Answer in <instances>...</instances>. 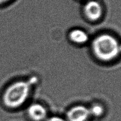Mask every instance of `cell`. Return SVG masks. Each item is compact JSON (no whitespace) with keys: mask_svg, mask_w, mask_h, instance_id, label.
<instances>
[{"mask_svg":"<svg viewBox=\"0 0 121 121\" xmlns=\"http://www.w3.org/2000/svg\"><path fill=\"white\" fill-rule=\"evenodd\" d=\"M35 81L18 80L8 85L1 96V102L7 108L16 109L23 106L31 91V84Z\"/></svg>","mask_w":121,"mask_h":121,"instance_id":"6da1fadb","label":"cell"},{"mask_svg":"<svg viewBox=\"0 0 121 121\" xmlns=\"http://www.w3.org/2000/svg\"><path fill=\"white\" fill-rule=\"evenodd\" d=\"M91 49L95 57L104 62H109L115 59L121 51L118 39L108 33H102L96 36L92 41Z\"/></svg>","mask_w":121,"mask_h":121,"instance_id":"7a4b0ae2","label":"cell"},{"mask_svg":"<svg viewBox=\"0 0 121 121\" xmlns=\"http://www.w3.org/2000/svg\"><path fill=\"white\" fill-rule=\"evenodd\" d=\"M82 7L83 14L89 21L96 22L100 20L104 14V7L99 0H86Z\"/></svg>","mask_w":121,"mask_h":121,"instance_id":"3957f363","label":"cell"},{"mask_svg":"<svg viewBox=\"0 0 121 121\" xmlns=\"http://www.w3.org/2000/svg\"><path fill=\"white\" fill-rule=\"evenodd\" d=\"M90 117L88 107L82 105L73 106L66 112L67 121H86Z\"/></svg>","mask_w":121,"mask_h":121,"instance_id":"277c9868","label":"cell"},{"mask_svg":"<svg viewBox=\"0 0 121 121\" xmlns=\"http://www.w3.org/2000/svg\"><path fill=\"white\" fill-rule=\"evenodd\" d=\"M27 113L33 121H44L48 118L47 108L39 103H33L28 106Z\"/></svg>","mask_w":121,"mask_h":121,"instance_id":"5b68a950","label":"cell"},{"mask_svg":"<svg viewBox=\"0 0 121 121\" xmlns=\"http://www.w3.org/2000/svg\"><path fill=\"white\" fill-rule=\"evenodd\" d=\"M69 39L73 44L79 46L86 44L89 41L88 33L81 28H74L69 33Z\"/></svg>","mask_w":121,"mask_h":121,"instance_id":"8992f818","label":"cell"},{"mask_svg":"<svg viewBox=\"0 0 121 121\" xmlns=\"http://www.w3.org/2000/svg\"><path fill=\"white\" fill-rule=\"evenodd\" d=\"M88 108L90 116L95 118H100L105 113L104 106L99 103H93Z\"/></svg>","mask_w":121,"mask_h":121,"instance_id":"52a82bcc","label":"cell"},{"mask_svg":"<svg viewBox=\"0 0 121 121\" xmlns=\"http://www.w3.org/2000/svg\"><path fill=\"white\" fill-rule=\"evenodd\" d=\"M45 121H67L66 119L59 116H53V117H48Z\"/></svg>","mask_w":121,"mask_h":121,"instance_id":"ba28073f","label":"cell"},{"mask_svg":"<svg viewBox=\"0 0 121 121\" xmlns=\"http://www.w3.org/2000/svg\"><path fill=\"white\" fill-rule=\"evenodd\" d=\"M13 1L14 0H0V7H3L6 5L9 4Z\"/></svg>","mask_w":121,"mask_h":121,"instance_id":"9c48e42d","label":"cell"},{"mask_svg":"<svg viewBox=\"0 0 121 121\" xmlns=\"http://www.w3.org/2000/svg\"><path fill=\"white\" fill-rule=\"evenodd\" d=\"M80 1H83V2H84V1H86V0H80Z\"/></svg>","mask_w":121,"mask_h":121,"instance_id":"30bf717a","label":"cell"}]
</instances>
